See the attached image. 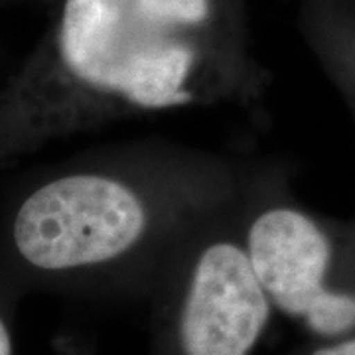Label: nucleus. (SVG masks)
Segmentation results:
<instances>
[{
	"label": "nucleus",
	"instance_id": "f257e3e1",
	"mask_svg": "<svg viewBox=\"0 0 355 355\" xmlns=\"http://www.w3.org/2000/svg\"><path fill=\"white\" fill-rule=\"evenodd\" d=\"M0 85V168L119 123L265 101L247 0H53Z\"/></svg>",
	"mask_w": 355,
	"mask_h": 355
},
{
	"label": "nucleus",
	"instance_id": "f03ea898",
	"mask_svg": "<svg viewBox=\"0 0 355 355\" xmlns=\"http://www.w3.org/2000/svg\"><path fill=\"white\" fill-rule=\"evenodd\" d=\"M253 162L144 139L40 172L0 216V298H148L178 245L241 198Z\"/></svg>",
	"mask_w": 355,
	"mask_h": 355
},
{
	"label": "nucleus",
	"instance_id": "7ed1b4c3",
	"mask_svg": "<svg viewBox=\"0 0 355 355\" xmlns=\"http://www.w3.org/2000/svg\"><path fill=\"white\" fill-rule=\"evenodd\" d=\"M237 223L277 314L308 340L355 336V217L310 209L292 191L284 164L254 160Z\"/></svg>",
	"mask_w": 355,
	"mask_h": 355
},
{
	"label": "nucleus",
	"instance_id": "20e7f679",
	"mask_svg": "<svg viewBox=\"0 0 355 355\" xmlns=\"http://www.w3.org/2000/svg\"><path fill=\"white\" fill-rule=\"evenodd\" d=\"M237 203L174 249L150 300L148 355H254L277 314L249 261Z\"/></svg>",
	"mask_w": 355,
	"mask_h": 355
},
{
	"label": "nucleus",
	"instance_id": "39448f33",
	"mask_svg": "<svg viewBox=\"0 0 355 355\" xmlns=\"http://www.w3.org/2000/svg\"><path fill=\"white\" fill-rule=\"evenodd\" d=\"M296 28L355 125V0H296Z\"/></svg>",
	"mask_w": 355,
	"mask_h": 355
},
{
	"label": "nucleus",
	"instance_id": "423d86ee",
	"mask_svg": "<svg viewBox=\"0 0 355 355\" xmlns=\"http://www.w3.org/2000/svg\"><path fill=\"white\" fill-rule=\"evenodd\" d=\"M284 355H355V336L338 340H308Z\"/></svg>",
	"mask_w": 355,
	"mask_h": 355
},
{
	"label": "nucleus",
	"instance_id": "0eeeda50",
	"mask_svg": "<svg viewBox=\"0 0 355 355\" xmlns=\"http://www.w3.org/2000/svg\"><path fill=\"white\" fill-rule=\"evenodd\" d=\"M0 355H16L12 326H0Z\"/></svg>",
	"mask_w": 355,
	"mask_h": 355
},
{
	"label": "nucleus",
	"instance_id": "6e6552de",
	"mask_svg": "<svg viewBox=\"0 0 355 355\" xmlns=\"http://www.w3.org/2000/svg\"><path fill=\"white\" fill-rule=\"evenodd\" d=\"M51 2H53V0H51Z\"/></svg>",
	"mask_w": 355,
	"mask_h": 355
}]
</instances>
